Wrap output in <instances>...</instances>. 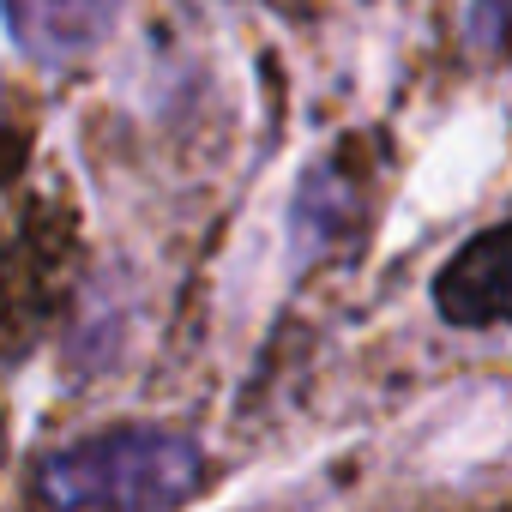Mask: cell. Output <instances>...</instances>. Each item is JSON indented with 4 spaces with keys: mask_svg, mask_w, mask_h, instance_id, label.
<instances>
[{
    "mask_svg": "<svg viewBox=\"0 0 512 512\" xmlns=\"http://www.w3.org/2000/svg\"><path fill=\"white\" fill-rule=\"evenodd\" d=\"M205 482V458L175 428H103L49 452L31 476L37 512H175Z\"/></svg>",
    "mask_w": 512,
    "mask_h": 512,
    "instance_id": "obj_1",
    "label": "cell"
},
{
    "mask_svg": "<svg viewBox=\"0 0 512 512\" xmlns=\"http://www.w3.org/2000/svg\"><path fill=\"white\" fill-rule=\"evenodd\" d=\"M434 308L458 332L512 326V217L470 235L434 278Z\"/></svg>",
    "mask_w": 512,
    "mask_h": 512,
    "instance_id": "obj_2",
    "label": "cell"
},
{
    "mask_svg": "<svg viewBox=\"0 0 512 512\" xmlns=\"http://www.w3.org/2000/svg\"><path fill=\"white\" fill-rule=\"evenodd\" d=\"M121 19V0H7V31L37 67L85 61Z\"/></svg>",
    "mask_w": 512,
    "mask_h": 512,
    "instance_id": "obj_3",
    "label": "cell"
},
{
    "mask_svg": "<svg viewBox=\"0 0 512 512\" xmlns=\"http://www.w3.org/2000/svg\"><path fill=\"white\" fill-rule=\"evenodd\" d=\"M476 37L488 49H506L512 43V0H476Z\"/></svg>",
    "mask_w": 512,
    "mask_h": 512,
    "instance_id": "obj_4",
    "label": "cell"
}]
</instances>
